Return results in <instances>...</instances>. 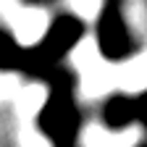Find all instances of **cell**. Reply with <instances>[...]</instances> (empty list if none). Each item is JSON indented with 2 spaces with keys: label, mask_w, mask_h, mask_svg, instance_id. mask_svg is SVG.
<instances>
[{
  "label": "cell",
  "mask_w": 147,
  "mask_h": 147,
  "mask_svg": "<svg viewBox=\"0 0 147 147\" xmlns=\"http://www.w3.org/2000/svg\"><path fill=\"white\" fill-rule=\"evenodd\" d=\"M24 5H45V3H50V0H21Z\"/></svg>",
  "instance_id": "cell-1"
}]
</instances>
